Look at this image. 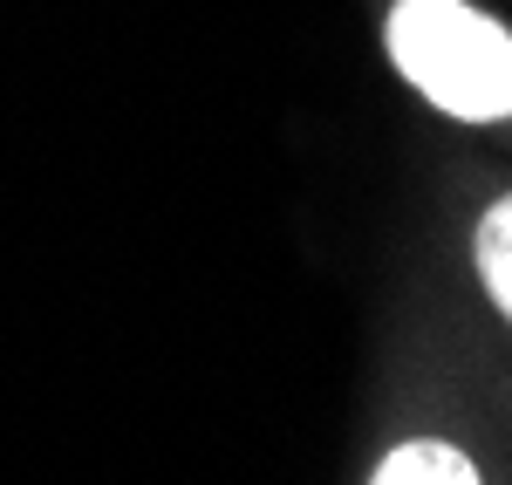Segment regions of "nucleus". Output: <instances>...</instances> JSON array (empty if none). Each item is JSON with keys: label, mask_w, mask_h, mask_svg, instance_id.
Masks as SVG:
<instances>
[{"label": "nucleus", "mask_w": 512, "mask_h": 485, "mask_svg": "<svg viewBox=\"0 0 512 485\" xmlns=\"http://www.w3.org/2000/svg\"><path fill=\"white\" fill-rule=\"evenodd\" d=\"M390 55L437 110L465 123L512 117V35L465 0H396Z\"/></svg>", "instance_id": "f257e3e1"}, {"label": "nucleus", "mask_w": 512, "mask_h": 485, "mask_svg": "<svg viewBox=\"0 0 512 485\" xmlns=\"http://www.w3.org/2000/svg\"><path fill=\"white\" fill-rule=\"evenodd\" d=\"M369 485H478L472 458L458 445H437V438H417V445H396Z\"/></svg>", "instance_id": "f03ea898"}, {"label": "nucleus", "mask_w": 512, "mask_h": 485, "mask_svg": "<svg viewBox=\"0 0 512 485\" xmlns=\"http://www.w3.org/2000/svg\"><path fill=\"white\" fill-rule=\"evenodd\" d=\"M478 274L492 287V301L512 315V199H499L478 219Z\"/></svg>", "instance_id": "7ed1b4c3"}]
</instances>
